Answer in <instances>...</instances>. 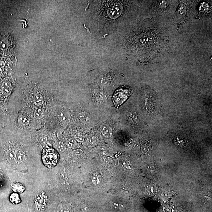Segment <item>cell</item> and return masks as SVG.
<instances>
[{
  "instance_id": "obj_19",
  "label": "cell",
  "mask_w": 212,
  "mask_h": 212,
  "mask_svg": "<svg viewBox=\"0 0 212 212\" xmlns=\"http://www.w3.org/2000/svg\"><path fill=\"white\" fill-rule=\"evenodd\" d=\"M83 153V151L81 149H76L72 152V154L74 155H81Z\"/></svg>"
},
{
  "instance_id": "obj_8",
  "label": "cell",
  "mask_w": 212,
  "mask_h": 212,
  "mask_svg": "<svg viewBox=\"0 0 212 212\" xmlns=\"http://www.w3.org/2000/svg\"><path fill=\"white\" fill-rule=\"evenodd\" d=\"M16 160L18 162H21L24 161L25 158V155L24 153L21 149H17L15 153Z\"/></svg>"
},
{
  "instance_id": "obj_3",
  "label": "cell",
  "mask_w": 212,
  "mask_h": 212,
  "mask_svg": "<svg viewBox=\"0 0 212 212\" xmlns=\"http://www.w3.org/2000/svg\"><path fill=\"white\" fill-rule=\"evenodd\" d=\"M128 97V95L125 94L123 90H119L116 92L113 97V100L115 105L120 106L125 101Z\"/></svg>"
},
{
  "instance_id": "obj_12",
  "label": "cell",
  "mask_w": 212,
  "mask_h": 212,
  "mask_svg": "<svg viewBox=\"0 0 212 212\" xmlns=\"http://www.w3.org/2000/svg\"><path fill=\"white\" fill-rule=\"evenodd\" d=\"M59 119L62 122L64 123H67L69 121V115L67 113L62 112L60 113L58 115Z\"/></svg>"
},
{
  "instance_id": "obj_4",
  "label": "cell",
  "mask_w": 212,
  "mask_h": 212,
  "mask_svg": "<svg viewBox=\"0 0 212 212\" xmlns=\"http://www.w3.org/2000/svg\"><path fill=\"white\" fill-rule=\"evenodd\" d=\"M100 130L102 135L106 138H110L112 135L113 131L111 127L106 124H102L100 126Z\"/></svg>"
},
{
  "instance_id": "obj_14",
  "label": "cell",
  "mask_w": 212,
  "mask_h": 212,
  "mask_svg": "<svg viewBox=\"0 0 212 212\" xmlns=\"http://www.w3.org/2000/svg\"><path fill=\"white\" fill-rule=\"evenodd\" d=\"M57 148L60 152H63L66 150V147L64 144L61 141H59L56 145Z\"/></svg>"
},
{
  "instance_id": "obj_11",
  "label": "cell",
  "mask_w": 212,
  "mask_h": 212,
  "mask_svg": "<svg viewBox=\"0 0 212 212\" xmlns=\"http://www.w3.org/2000/svg\"><path fill=\"white\" fill-rule=\"evenodd\" d=\"M2 90L3 94L6 95H9L11 91V88L9 83L7 82H5L2 85Z\"/></svg>"
},
{
  "instance_id": "obj_18",
  "label": "cell",
  "mask_w": 212,
  "mask_h": 212,
  "mask_svg": "<svg viewBox=\"0 0 212 212\" xmlns=\"http://www.w3.org/2000/svg\"><path fill=\"white\" fill-rule=\"evenodd\" d=\"M61 212H71V208L68 206H64L61 208Z\"/></svg>"
},
{
  "instance_id": "obj_15",
  "label": "cell",
  "mask_w": 212,
  "mask_h": 212,
  "mask_svg": "<svg viewBox=\"0 0 212 212\" xmlns=\"http://www.w3.org/2000/svg\"><path fill=\"white\" fill-rule=\"evenodd\" d=\"M98 141V140L97 138L94 135H91V136H90L88 138V142L91 144H95L97 143Z\"/></svg>"
},
{
  "instance_id": "obj_16",
  "label": "cell",
  "mask_w": 212,
  "mask_h": 212,
  "mask_svg": "<svg viewBox=\"0 0 212 212\" xmlns=\"http://www.w3.org/2000/svg\"><path fill=\"white\" fill-rule=\"evenodd\" d=\"M75 140L73 139H70L69 140L66 141V145H67V147L69 148H72L75 144Z\"/></svg>"
},
{
  "instance_id": "obj_17",
  "label": "cell",
  "mask_w": 212,
  "mask_h": 212,
  "mask_svg": "<svg viewBox=\"0 0 212 212\" xmlns=\"http://www.w3.org/2000/svg\"><path fill=\"white\" fill-rule=\"evenodd\" d=\"M19 121L20 123L23 125L27 124L28 122V119L26 117H25L24 116H20L19 118Z\"/></svg>"
},
{
  "instance_id": "obj_20",
  "label": "cell",
  "mask_w": 212,
  "mask_h": 212,
  "mask_svg": "<svg viewBox=\"0 0 212 212\" xmlns=\"http://www.w3.org/2000/svg\"><path fill=\"white\" fill-rule=\"evenodd\" d=\"M97 175V174H95V175H94V176H93L92 181L93 183L95 185H97L99 183L98 178Z\"/></svg>"
},
{
  "instance_id": "obj_13",
  "label": "cell",
  "mask_w": 212,
  "mask_h": 212,
  "mask_svg": "<svg viewBox=\"0 0 212 212\" xmlns=\"http://www.w3.org/2000/svg\"><path fill=\"white\" fill-rule=\"evenodd\" d=\"M8 160L11 163H14L16 161L15 153L12 152H9L7 154Z\"/></svg>"
},
{
  "instance_id": "obj_6",
  "label": "cell",
  "mask_w": 212,
  "mask_h": 212,
  "mask_svg": "<svg viewBox=\"0 0 212 212\" xmlns=\"http://www.w3.org/2000/svg\"><path fill=\"white\" fill-rule=\"evenodd\" d=\"M45 110L43 108L41 107L36 108L34 110V117L37 120H41L44 117Z\"/></svg>"
},
{
  "instance_id": "obj_1",
  "label": "cell",
  "mask_w": 212,
  "mask_h": 212,
  "mask_svg": "<svg viewBox=\"0 0 212 212\" xmlns=\"http://www.w3.org/2000/svg\"><path fill=\"white\" fill-rule=\"evenodd\" d=\"M149 30H146L144 32H142L141 34H139V37H136L133 38L135 40H133L131 44L132 48H138L135 50L138 51L143 52L146 54V48L147 54H153V51H157L159 53L161 54V44H164L167 42V40H165V38L161 35V32L157 29L151 28Z\"/></svg>"
},
{
  "instance_id": "obj_9",
  "label": "cell",
  "mask_w": 212,
  "mask_h": 212,
  "mask_svg": "<svg viewBox=\"0 0 212 212\" xmlns=\"http://www.w3.org/2000/svg\"><path fill=\"white\" fill-rule=\"evenodd\" d=\"M12 188L14 191L18 193H23L25 189L24 186L19 183L13 184Z\"/></svg>"
},
{
  "instance_id": "obj_10",
  "label": "cell",
  "mask_w": 212,
  "mask_h": 212,
  "mask_svg": "<svg viewBox=\"0 0 212 212\" xmlns=\"http://www.w3.org/2000/svg\"><path fill=\"white\" fill-rule=\"evenodd\" d=\"M9 200L11 202L14 204H17L21 202L19 196L17 193H14L11 194L9 197Z\"/></svg>"
},
{
  "instance_id": "obj_2",
  "label": "cell",
  "mask_w": 212,
  "mask_h": 212,
  "mask_svg": "<svg viewBox=\"0 0 212 212\" xmlns=\"http://www.w3.org/2000/svg\"><path fill=\"white\" fill-rule=\"evenodd\" d=\"M57 155L52 152L46 153L42 157V161L45 165L51 168L55 166L57 163Z\"/></svg>"
},
{
  "instance_id": "obj_7",
  "label": "cell",
  "mask_w": 212,
  "mask_h": 212,
  "mask_svg": "<svg viewBox=\"0 0 212 212\" xmlns=\"http://www.w3.org/2000/svg\"><path fill=\"white\" fill-rule=\"evenodd\" d=\"M34 102L35 105H42L44 102V99L43 96L39 93L35 94L34 97Z\"/></svg>"
},
{
  "instance_id": "obj_5",
  "label": "cell",
  "mask_w": 212,
  "mask_h": 212,
  "mask_svg": "<svg viewBox=\"0 0 212 212\" xmlns=\"http://www.w3.org/2000/svg\"><path fill=\"white\" fill-rule=\"evenodd\" d=\"M80 120L84 124H87L90 121L91 116L87 112H83L79 114Z\"/></svg>"
}]
</instances>
